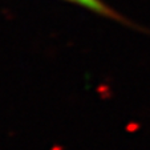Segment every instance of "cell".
I'll use <instances>...</instances> for the list:
<instances>
[{"label":"cell","mask_w":150,"mask_h":150,"mask_svg":"<svg viewBox=\"0 0 150 150\" xmlns=\"http://www.w3.org/2000/svg\"><path fill=\"white\" fill-rule=\"evenodd\" d=\"M62 1H67V3L74 4L77 7H81V8L86 9V11L92 12L94 15H98L101 17L105 19H110L114 20L117 23L125 24L127 27H132V28H137V25L134 23H132L130 20H127L125 16H122L121 13L116 11L114 8H112L109 4H106L104 0H62Z\"/></svg>","instance_id":"6da1fadb"}]
</instances>
